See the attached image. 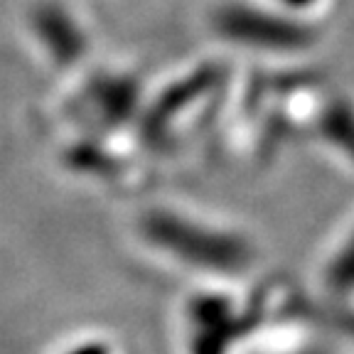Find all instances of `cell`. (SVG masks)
Instances as JSON below:
<instances>
[{"mask_svg":"<svg viewBox=\"0 0 354 354\" xmlns=\"http://www.w3.org/2000/svg\"><path fill=\"white\" fill-rule=\"evenodd\" d=\"M69 354H109L104 347H99V344H88V347H82V349H74V352Z\"/></svg>","mask_w":354,"mask_h":354,"instance_id":"6da1fadb","label":"cell"}]
</instances>
